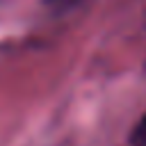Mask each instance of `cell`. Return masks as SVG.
<instances>
[{"mask_svg": "<svg viewBox=\"0 0 146 146\" xmlns=\"http://www.w3.org/2000/svg\"><path fill=\"white\" fill-rule=\"evenodd\" d=\"M130 141H132V146H146V114H144V116L139 119V123L135 125Z\"/></svg>", "mask_w": 146, "mask_h": 146, "instance_id": "1", "label": "cell"}, {"mask_svg": "<svg viewBox=\"0 0 146 146\" xmlns=\"http://www.w3.org/2000/svg\"><path fill=\"white\" fill-rule=\"evenodd\" d=\"M80 0H50V5L52 7H59V9H64V7H71V5H78Z\"/></svg>", "mask_w": 146, "mask_h": 146, "instance_id": "2", "label": "cell"}]
</instances>
